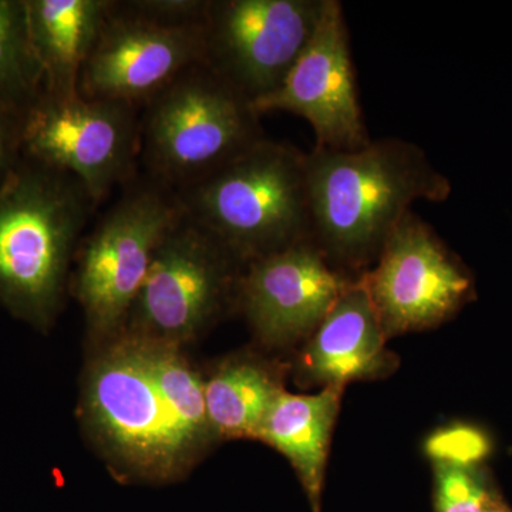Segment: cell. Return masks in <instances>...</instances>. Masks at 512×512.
<instances>
[{
  "label": "cell",
  "instance_id": "obj_1",
  "mask_svg": "<svg viewBox=\"0 0 512 512\" xmlns=\"http://www.w3.org/2000/svg\"><path fill=\"white\" fill-rule=\"evenodd\" d=\"M84 373L80 416L111 471L127 481L170 483L217 441L204 379L183 346L120 332Z\"/></svg>",
  "mask_w": 512,
  "mask_h": 512
},
{
  "label": "cell",
  "instance_id": "obj_2",
  "mask_svg": "<svg viewBox=\"0 0 512 512\" xmlns=\"http://www.w3.org/2000/svg\"><path fill=\"white\" fill-rule=\"evenodd\" d=\"M308 184L312 241L353 278L375 265L414 202H444L453 190L423 148L393 137L353 151L313 148Z\"/></svg>",
  "mask_w": 512,
  "mask_h": 512
},
{
  "label": "cell",
  "instance_id": "obj_3",
  "mask_svg": "<svg viewBox=\"0 0 512 512\" xmlns=\"http://www.w3.org/2000/svg\"><path fill=\"white\" fill-rule=\"evenodd\" d=\"M96 208L72 175L22 157L0 187V306L37 329L53 325Z\"/></svg>",
  "mask_w": 512,
  "mask_h": 512
},
{
  "label": "cell",
  "instance_id": "obj_4",
  "mask_svg": "<svg viewBox=\"0 0 512 512\" xmlns=\"http://www.w3.org/2000/svg\"><path fill=\"white\" fill-rule=\"evenodd\" d=\"M175 195L245 265L312 239L308 154L291 144L264 138Z\"/></svg>",
  "mask_w": 512,
  "mask_h": 512
},
{
  "label": "cell",
  "instance_id": "obj_5",
  "mask_svg": "<svg viewBox=\"0 0 512 512\" xmlns=\"http://www.w3.org/2000/svg\"><path fill=\"white\" fill-rule=\"evenodd\" d=\"M261 116L204 63L181 73L141 107L146 177L177 192L264 140Z\"/></svg>",
  "mask_w": 512,
  "mask_h": 512
},
{
  "label": "cell",
  "instance_id": "obj_6",
  "mask_svg": "<svg viewBox=\"0 0 512 512\" xmlns=\"http://www.w3.org/2000/svg\"><path fill=\"white\" fill-rule=\"evenodd\" d=\"M126 187L74 258L72 292L99 343L123 330L158 247L183 214L175 192L150 178Z\"/></svg>",
  "mask_w": 512,
  "mask_h": 512
},
{
  "label": "cell",
  "instance_id": "obj_7",
  "mask_svg": "<svg viewBox=\"0 0 512 512\" xmlns=\"http://www.w3.org/2000/svg\"><path fill=\"white\" fill-rule=\"evenodd\" d=\"M244 269L237 256L183 212L158 247L123 330L185 345L231 303L238 306Z\"/></svg>",
  "mask_w": 512,
  "mask_h": 512
},
{
  "label": "cell",
  "instance_id": "obj_8",
  "mask_svg": "<svg viewBox=\"0 0 512 512\" xmlns=\"http://www.w3.org/2000/svg\"><path fill=\"white\" fill-rule=\"evenodd\" d=\"M140 107L43 93L22 121V153L72 175L99 207L136 177L140 160Z\"/></svg>",
  "mask_w": 512,
  "mask_h": 512
},
{
  "label": "cell",
  "instance_id": "obj_9",
  "mask_svg": "<svg viewBox=\"0 0 512 512\" xmlns=\"http://www.w3.org/2000/svg\"><path fill=\"white\" fill-rule=\"evenodd\" d=\"M360 279L387 340L443 325L477 293L470 268L413 211Z\"/></svg>",
  "mask_w": 512,
  "mask_h": 512
},
{
  "label": "cell",
  "instance_id": "obj_10",
  "mask_svg": "<svg viewBox=\"0 0 512 512\" xmlns=\"http://www.w3.org/2000/svg\"><path fill=\"white\" fill-rule=\"evenodd\" d=\"M325 0H210L204 63L249 103L284 83L318 26Z\"/></svg>",
  "mask_w": 512,
  "mask_h": 512
},
{
  "label": "cell",
  "instance_id": "obj_11",
  "mask_svg": "<svg viewBox=\"0 0 512 512\" xmlns=\"http://www.w3.org/2000/svg\"><path fill=\"white\" fill-rule=\"evenodd\" d=\"M259 116L291 113L311 124L315 147L353 151L372 141L367 131L345 10L338 0H325L318 26L274 93L256 101Z\"/></svg>",
  "mask_w": 512,
  "mask_h": 512
},
{
  "label": "cell",
  "instance_id": "obj_12",
  "mask_svg": "<svg viewBox=\"0 0 512 512\" xmlns=\"http://www.w3.org/2000/svg\"><path fill=\"white\" fill-rule=\"evenodd\" d=\"M204 62V25L170 26L113 0L109 18L80 76L89 99L143 107L195 64Z\"/></svg>",
  "mask_w": 512,
  "mask_h": 512
},
{
  "label": "cell",
  "instance_id": "obj_13",
  "mask_svg": "<svg viewBox=\"0 0 512 512\" xmlns=\"http://www.w3.org/2000/svg\"><path fill=\"white\" fill-rule=\"evenodd\" d=\"M355 279L308 239L245 265L238 308L262 345L291 348L309 339Z\"/></svg>",
  "mask_w": 512,
  "mask_h": 512
},
{
  "label": "cell",
  "instance_id": "obj_14",
  "mask_svg": "<svg viewBox=\"0 0 512 512\" xmlns=\"http://www.w3.org/2000/svg\"><path fill=\"white\" fill-rule=\"evenodd\" d=\"M386 343L359 276L301 345L293 375L299 386L320 389L380 379L397 366V357L387 350Z\"/></svg>",
  "mask_w": 512,
  "mask_h": 512
},
{
  "label": "cell",
  "instance_id": "obj_15",
  "mask_svg": "<svg viewBox=\"0 0 512 512\" xmlns=\"http://www.w3.org/2000/svg\"><path fill=\"white\" fill-rule=\"evenodd\" d=\"M345 387L328 386L315 394L282 390L269 407L256 439L288 458L308 494L313 511L320 510L330 439Z\"/></svg>",
  "mask_w": 512,
  "mask_h": 512
},
{
  "label": "cell",
  "instance_id": "obj_16",
  "mask_svg": "<svg viewBox=\"0 0 512 512\" xmlns=\"http://www.w3.org/2000/svg\"><path fill=\"white\" fill-rule=\"evenodd\" d=\"M30 42L45 76V94L70 97L101 29L111 0H26Z\"/></svg>",
  "mask_w": 512,
  "mask_h": 512
},
{
  "label": "cell",
  "instance_id": "obj_17",
  "mask_svg": "<svg viewBox=\"0 0 512 512\" xmlns=\"http://www.w3.org/2000/svg\"><path fill=\"white\" fill-rule=\"evenodd\" d=\"M282 372L258 356L238 355L204 379L205 406L217 440L256 439L276 396Z\"/></svg>",
  "mask_w": 512,
  "mask_h": 512
},
{
  "label": "cell",
  "instance_id": "obj_18",
  "mask_svg": "<svg viewBox=\"0 0 512 512\" xmlns=\"http://www.w3.org/2000/svg\"><path fill=\"white\" fill-rule=\"evenodd\" d=\"M45 93L30 42L26 0H0V106L23 117Z\"/></svg>",
  "mask_w": 512,
  "mask_h": 512
},
{
  "label": "cell",
  "instance_id": "obj_19",
  "mask_svg": "<svg viewBox=\"0 0 512 512\" xmlns=\"http://www.w3.org/2000/svg\"><path fill=\"white\" fill-rule=\"evenodd\" d=\"M436 512H485L498 494L483 467L433 464Z\"/></svg>",
  "mask_w": 512,
  "mask_h": 512
},
{
  "label": "cell",
  "instance_id": "obj_20",
  "mask_svg": "<svg viewBox=\"0 0 512 512\" xmlns=\"http://www.w3.org/2000/svg\"><path fill=\"white\" fill-rule=\"evenodd\" d=\"M424 451L433 464L480 467L491 453V440L485 431L466 423H454L431 433Z\"/></svg>",
  "mask_w": 512,
  "mask_h": 512
},
{
  "label": "cell",
  "instance_id": "obj_21",
  "mask_svg": "<svg viewBox=\"0 0 512 512\" xmlns=\"http://www.w3.org/2000/svg\"><path fill=\"white\" fill-rule=\"evenodd\" d=\"M124 8L170 26L204 25L210 0H126Z\"/></svg>",
  "mask_w": 512,
  "mask_h": 512
},
{
  "label": "cell",
  "instance_id": "obj_22",
  "mask_svg": "<svg viewBox=\"0 0 512 512\" xmlns=\"http://www.w3.org/2000/svg\"><path fill=\"white\" fill-rule=\"evenodd\" d=\"M22 157V119L0 106V187Z\"/></svg>",
  "mask_w": 512,
  "mask_h": 512
},
{
  "label": "cell",
  "instance_id": "obj_23",
  "mask_svg": "<svg viewBox=\"0 0 512 512\" xmlns=\"http://www.w3.org/2000/svg\"><path fill=\"white\" fill-rule=\"evenodd\" d=\"M485 512H512V511L510 510V508L507 507V505H505L503 503V500H501L500 495H498V497L495 498L493 503L488 505V508H487V510H485Z\"/></svg>",
  "mask_w": 512,
  "mask_h": 512
}]
</instances>
